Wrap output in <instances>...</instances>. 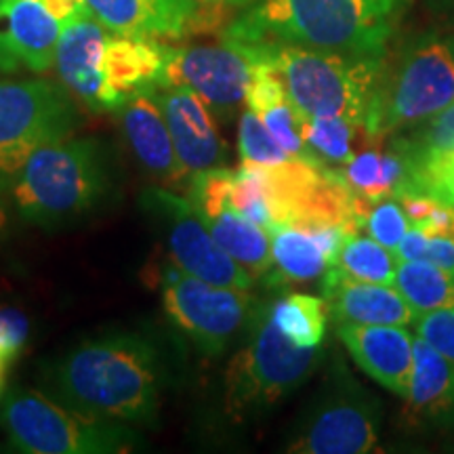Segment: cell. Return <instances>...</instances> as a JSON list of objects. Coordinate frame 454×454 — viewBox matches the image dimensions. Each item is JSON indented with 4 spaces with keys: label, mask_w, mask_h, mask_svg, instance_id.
I'll list each match as a JSON object with an SVG mask.
<instances>
[{
    "label": "cell",
    "mask_w": 454,
    "mask_h": 454,
    "mask_svg": "<svg viewBox=\"0 0 454 454\" xmlns=\"http://www.w3.org/2000/svg\"><path fill=\"white\" fill-rule=\"evenodd\" d=\"M44 394L90 417L154 425L162 395V356L144 333L112 331L81 340L43 374Z\"/></svg>",
    "instance_id": "obj_1"
},
{
    "label": "cell",
    "mask_w": 454,
    "mask_h": 454,
    "mask_svg": "<svg viewBox=\"0 0 454 454\" xmlns=\"http://www.w3.org/2000/svg\"><path fill=\"white\" fill-rule=\"evenodd\" d=\"M395 9L397 0H253L227 24L223 38L385 55Z\"/></svg>",
    "instance_id": "obj_2"
},
{
    "label": "cell",
    "mask_w": 454,
    "mask_h": 454,
    "mask_svg": "<svg viewBox=\"0 0 454 454\" xmlns=\"http://www.w3.org/2000/svg\"><path fill=\"white\" fill-rule=\"evenodd\" d=\"M110 160L93 137H66L38 147L11 184L20 217L41 227L72 223L110 192Z\"/></svg>",
    "instance_id": "obj_3"
},
{
    "label": "cell",
    "mask_w": 454,
    "mask_h": 454,
    "mask_svg": "<svg viewBox=\"0 0 454 454\" xmlns=\"http://www.w3.org/2000/svg\"><path fill=\"white\" fill-rule=\"evenodd\" d=\"M259 55L280 74L301 118H345L366 127L385 70V55L261 43Z\"/></svg>",
    "instance_id": "obj_4"
},
{
    "label": "cell",
    "mask_w": 454,
    "mask_h": 454,
    "mask_svg": "<svg viewBox=\"0 0 454 454\" xmlns=\"http://www.w3.org/2000/svg\"><path fill=\"white\" fill-rule=\"evenodd\" d=\"M320 362V348H299L280 333L270 308H257L247 343L236 351L223 377V412L244 423L291 395Z\"/></svg>",
    "instance_id": "obj_5"
},
{
    "label": "cell",
    "mask_w": 454,
    "mask_h": 454,
    "mask_svg": "<svg viewBox=\"0 0 454 454\" xmlns=\"http://www.w3.org/2000/svg\"><path fill=\"white\" fill-rule=\"evenodd\" d=\"M11 446L27 454H118L141 444L129 423L90 417L38 389H13L0 408Z\"/></svg>",
    "instance_id": "obj_6"
},
{
    "label": "cell",
    "mask_w": 454,
    "mask_h": 454,
    "mask_svg": "<svg viewBox=\"0 0 454 454\" xmlns=\"http://www.w3.org/2000/svg\"><path fill=\"white\" fill-rule=\"evenodd\" d=\"M454 104V38L429 34L408 44L394 64L385 61L366 135L381 139L411 129Z\"/></svg>",
    "instance_id": "obj_7"
},
{
    "label": "cell",
    "mask_w": 454,
    "mask_h": 454,
    "mask_svg": "<svg viewBox=\"0 0 454 454\" xmlns=\"http://www.w3.org/2000/svg\"><path fill=\"white\" fill-rule=\"evenodd\" d=\"M78 122L66 87L43 78H0V190H9L38 147L72 137Z\"/></svg>",
    "instance_id": "obj_8"
},
{
    "label": "cell",
    "mask_w": 454,
    "mask_h": 454,
    "mask_svg": "<svg viewBox=\"0 0 454 454\" xmlns=\"http://www.w3.org/2000/svg\"><path fill=\"white\" fill-rule=\"evenodd\" d=\"M160 282L168 320L207 356L223 354L257 311L248 291L204 282L173 263L160 271Z\"/></svg>",
    "instance_id": "obj_9"
},
{
    "label": "cell",
    "mask_w": 454,
    "mask_h": 454,
    "mask_svg": "<svg viewBox=\"0 0 454 454\" xmlns=\"http://www.w3.org/2000/svg\"><path fill=\"white\" fill-rule=\"evenodd\" d=\"M144 208L162 227L175 268L219 286L242 291L254 286V276L219 247L190 198L175 194L164 185L150 187L144 192Z\"/></svg>",
    "instance_id": "obj_10"
},
{
    "label": "cell",
    "mask_w": 454,
    "mask_h": 454,
    "mask_svg": "<svg viewBox=\"0 0 454 454\" xmlns=\"http://www.w3.org/2000/svg\"><path fill=\"white\" fill-rule=\"evenodd\" d=\"M254 51L251 44L221 36L219 44L168 47L164 87L185 84L207 101L219 118H231L244 106L253 82Z\"/></svg>",
    "instance_id": "obj_11"
},
{
    "label": "cell",
    "mask_w": 454,
    "mask_h": 454,
    "mask_svg": "<svg viewBox=\"0 0 454 454\" xmlns=\"http://www.w3.org/2000/svg\"><path fill=\"white\" fill-rule=\"evenodd\" d=\"M379 444V411L349 377L333 385L311 406L288 442L299 454H364Z\"/></svg>",
    "instance_id": "obj_12"
},
{
    "label": "cell",
    "mask_w": 454,
    "mask_h": 454,
    "mask_svg": "<svg viewBox=\"0 0 454 454\" xmlns=\"http://www.w3.org/2000/svg\"><path fill=\"white\" fill-rule=\"evenodd\" d=\"M231 181L234 170L225 167L202 170L192 175L187 198L194 202L196 211L225 253H230L254 278L270 274L274 268L270 231L244 217L234 207Z\"/></svg>",
    "instance_id": "obj_13"
},
{
    "label": "cell",
    "mask_w": 454,
    "mask_h": 454,
    "mask_svg": "<svg viewBox=\"0 0 454 454\" xmlns=\"http://www.w3.org/2000/svg\"><path fill=\"white\" fill-rule=\"evenodd\" d=\"M61 30L44 0H0V72H49Z\"/></svg>",
    "instance_id": "obj_14"
},
{
    "label": "cell",
    "mask_w": 454,
    "mask_h": 454,
    "mask_svg": "<svg viewBox=\"0 0 454 454\" xmlns=\"http://www.w3.org/2000/svg\"><path fill=\"white\" fill-rule=\"evenodd\" d=\"M110 34L84 7L66 21L57 43L55 67L61 84L93 112H107L101 64Z\"/></svg>",
    "instance_id": "obj_15"
},
{
    "label": "cell",
    "mask_w": 454,
    "mask_h": 454,
    "mask_svg": "<svg viewBox=\"0 0 454 454\" xmlns=\"http://www.w3.org/2000/svg\"><path fill=\"white\" fill-rule=\"evenodd\" d=\"M154 95L167 118L179 162L190 177L202 170L223 167L225 144L207 101L185 84L160 87Z\"/></svg>",
    "instance_id": "obj_16"
},
{
    "label": "cell",
    "mask_w": 454,
    "mask_h": 454,
    "mask_svg": "<svg viewBox=\"0 0 454 454\" xmlns=\"http://www.w3.org/2000/svg\"><path fill=\"white\" fill-rule=\"evenodd\" d=\"M168 47L154 38H129L110 34L104 51V87L107 112H116L130 98L164 87Z\"/></svg>",
    "instance_id": "obj_17"
},
{
    "label": "cell",
    "mask_w": 454,
    "mask_h": 454,
    "mask_svg": "<svg viewBox=\"0 0 454 454\" xmlns=\"http://www.w3.org/2000/svg\"><path fill=\"white\" fill-rule=\"evenodd\" d=\"M116 114L130 152L152 177L164 187L190 184L192 177L179 162L167 118L154 93L135 95Z\"/></svg>",
    "instance_id": "obj_18"
},
{
    "label": "cell",
    "mask_w": 454,
    "mask_h": 454,
    "mask_svg": "<svg viewBox=\"0 0 454 454\" xmlns=\"http://www.w3.org/2000/svg\"><path fill=\"white\" fill-rule=\"evenodd\" d=\"M107 32L129 38L179 41L194 32L196 0H84Z\"/></svg>",
    "instance_id": "obj_19"
},
{
    "label": "cell",
    "mask_w": 454,
    "mask_h": 454,
    "mask_svg": "<svg viewBox=\"0 0 454 454\" xmlns=\"http://www.w3.org/2000/svg\"><path fill=\"white\" fill-rule=\"evenodd\" d=\"M322 294L337 325L406 326L417 317L394 284L354 280L337 268L326 270Z\"/></svg>",
    "instance_id": "obj_20"
},
{
    "label": "cell",
    "mask_w": 454,
    "mask_h": 454,
    "mask_svg": "<svg viewBox=\"0 0 454 454\" xmlns=\"http://www.w3.org/2000/svg\"><path fill=\"white\" fill-rule=\"evenodd\" d=\"M337 334L357 366L385 389L408 397L412 372V337L400 326L339 325Z\"/></svg>",
    "instance_id": "obj_21"
},
{
    "label": "cell",
    "mask_w": 454,
    "mask_h": 454,
    "mask_svg": "<svg viewBox=\"0 0 454 454\" xmlns=\"http://www.w3.org/2000/svg\"><path fill=\"white\" fill-rule=\"evenodd\" d=\"M276 274L291 282L325 276L349 230L328 223H280L270 227Z\"/></svg>",
    "instance_id": "obj_22"
},
{
    "label": "cell",
    "mask_w": 454,
    "mask_h": 454,
    "mask_svg": "<svg viewBox=\"0 0 454 454\" xmlns=\"http://www.w3.org/2000/svg\"><path fill=\"white\" fill-rule=\"evenodd\" d=\"M408 414L414 421H427L454 408V364L425 339L412 343V372L408 391Z\"/></svg>",
    "instance_id": "obj_23"
},
{
    "label": "cell",
    "mask_w": 454,
    "mask_h": 454,
    "mask_svg": "<svg viewBox=\"0 0 454 454\" xmlns=\"http://www.w3.org/2000/svg\"><path fill=\"white\" fill-rule=\"evenodd\" d=\"M394 286L417 316L431 309L454 308V274L427 261H400Z\"/></svg>",
    "instance_id": "obj_24"
},
{
    "label": "cell",
    "mask_w": 454,
    "mask_h": 454,
    "mask_svg": "<svg viewBox=\"0 0 454 454\" xmlns=\"http://www.w3.org/2000/svg\"><path fill=\"white\" fill-rule=\"evenodd\" d=\"M271 320L280 333L299 348H320L326 333L328 305L314 294L293 293L270 308Z\"/></svg>",
    "instance_id": "obj_25"
},
{
    "label": "cell",
    "mask_w": 454,
    "mask_h": 454,
    "mask_svg": "<svg viewBox=\"0 0 454 454\" xmlns=\"http://www.w3.org/2000/svg\"><path fill=\"white\" fill-rule=\"evenodd\" d=\"M397 263L400 261H397L394 251L385 248L374 238L357 236V231H351L345 236L331 268H337L354 280L394 284Z\"/></svg>",
    "instance_id": "obj_26"
},
{
    "label": "cell",
    "mask_w": 454,
    "mask_h": 454,
    "mask_svg": "<svg viewBox=\"0 0 454 454\" xmlns=\"http://www.w3.org/2000/svg\"><path fill=\"white\" fill-rule=\"evenodd\" d=\"M404 160L408 175L402 187L421 192V194L454 207V147L431 152V154L411 156Z\"/></svg>",
    "instance_id": "obj_27"
},
{
    "label": "cell",
    "mask_w": 454,
    "mask_h": 454,
    "mask_svg": "<svg viewBox=\"0 0 454 454\" xmlns=\"http://www.w3.org/2000/svg\"><path fill=\"white\" fill-rule=\"evenodd\" d=\"M360 124L345 118H303V137L325 162L348 164L354 160V135Z\"/></svg>",
    "instance_id": "obj_28"
},
{
    "label": "cell",
    "mask_w": 454,
    "mask_h": 454,
    "mask_svg": "<svg viewBox=\"0 0 454 454\" xmlns=\"http://www.w3.org/2000/svg\"><path fill=\"white\" fill-rule=\"evenodd\" d=\"M238 152L240 160L247 164H259V167H274V164L286 162L288 154L265 127L263 121L248 107L240 114V124H238Z\"/></svg>",
    "instance_id": "obj_29"
},
{
    "label": "cell",
    "mask_w": 454,
    "mask_h": 454,
    "mask_svg": "<svg viewBox=\"0 0 454 454\" xmlns=\"http://www.w3.org/2000/svg\"><path fill=\"white\" fill-rule=\"evenodd\" d=\"M394 147L404 158L431 154V152L452 150L454 147V104L448 106L429 121H425L421 129L412 130L404 139L395 141Z\"/></svg>",
    "instance_id": "obj_30"
},
{
    "label": "cell",
    "mask_w": 454,
    "mask_h": 454,
    "mask_svg": "<svg viewBox=\"0 0 454 454\" xmlns=\"http://www.w3.org/2000/svg\"><path fill=\"white\" fill-rule=\"evenodd\" d=\"M343 179L354 190V194L364 198L371 204H377L389 196L383 179V152L366 150L354 156V160L345 164L340 170Z\"/></svg>",
    "instance_id": "obj_31"
},
{
    "label": "cell",
    "mask_w": 454,
    "mask_h": 454,
    "mask_svg": "<svg viewBox=\"0 0 454 454\" xmlns=\"http://www.w3.org/2000/svg\"><path fill=\"white\" fill-rule=\"evenodd\" d=\"M394 254L397 261H427L454 274V236H427L411 227Z\"/></svg>",
    "instance_id": "obj_32"
},
{
    "label": "cell",
    "mask_w": 454,
    "mask_h": 454,
    "mask_svg": "<svg viewBox=\"0 0 454 454\" xmlns=\"http://www.w3.org/2000/svg\"><path fill=\"white\" fill-rule=\"evenodd\" d=\"M364 227L368 230L371 238H374L379 244H383L389 251H395L397 244L411 230V221H408L404 208L397 200L385 198V200L372 204L371 213H368Z\"/></svg>",
    "instance_id": "obj_33"
},
{
    "label": "cell",
    "mask_w": 454,
    "mask_h": 454,
    "mask_svg": "<svg viewBox=\"0 0 454 454\" xmlns=\"http://www.w3.org/2000/svg\"><path fill=\"white\" fill-rule=\"evenodd\" d=\"M419 337L454 364V308L431 309L414 317Z\"/></svg>",
    "instance_id": "obj_34"
},
{
    "label": "cell",
    "mask_w": 454,
    "mask_h": 454,
    "mask_svg": "<svg viewBox=\"0 0 454 454\" xmlns=\"http://www.w3.org/2000/svg\"><path fill=\"white\" fill-rule=\"evenodd\" d=\"M30 322L20 309L0 308V354L13 362L26 345Z\"/></svg>",
    "instance_id": "obj_35"
},
{
    "label": "cell",
    "mask_w": 454,
    "mask_h": 454,
    "mask_svg": "<svg viewBox=\"0 0 454 454\" xmlns=\"http://www.w3.org/2000/svg\"><path fill=\"white\" fill-rule=\"evenodd\" d=\"M200 7L213 9H244L253 3V0H196Z\"/></svg>",
    "instance_id": "obj_36"
},
{
    "label": "cell",
    "mask_w": 454,
    "mask_h": 454,
    "mask_svg": "<svg viewBox=\"0 0 454 454\" xmlns=\"http://www.w3.org/2000/svg\"><path fill=\"white\" fill-rule=\"evenodd\" d=\"M11 364V362L4 357L3 354H0V394H3V387H4V377H7V366Z\"/></svg>",
    "instance_id": "obj_37"
},
{
    "label": "cell",
    "mask_w": 454,
    "mask_h": 454,
    "mask_svg": "<svg viewBox=\"0 0 454 454\" xmlns=\"http://www.w3.org/2000/svg\"><path fill=\"white\" fill-rule=\"evenodd\" d=\"M4 227H7V213H4V208L0 207V234L4 231Z\"/></svg>",
    "instance_id": "obj_38"
}]
</instances>
